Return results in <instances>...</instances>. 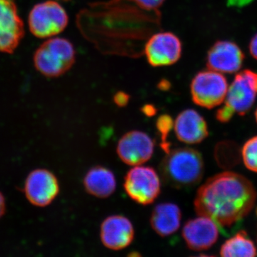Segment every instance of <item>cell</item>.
<instances>
[{
	"instance_id": "obj_4",
	"label": "cell",
	"mask_w": 257,
	"mask_h": 257,
	"mask_svg": "<svg viewBox=\"0 0 257 257\" xmlns=\"http://www.w3.org/2000/svg\"><path fill=\"white\" fill-rule=\"evenodd\" d=\"M68 23L66 10L57 2L52 0L35 5L29 15V28L39 38L59 35L65 30Z\"/></svg>"
},
{
	"instance_id": "obj_24",
	"label": "cell",
	"mask_w": 257,
	"mask_h": 257,
	"mask_svg": "<svg viewBox=\"0 0 257 257\" xmlns=\"http://www.w3.org/2000/svg\"><path fill=\"white\" fill-rule=\"evenodd\" d=\"M249 52L253 58L257 60V34L251 39L249 43Z\"/></svg>"
},
{
	"instance_id": "obj_27",
	"label": "cell",
	"mask_w": 257,
	"mask_h": 257,
	"mask_svg": "<svg viewBox=\"0 0 257 257\" xmlns=\"http://www.w3.org/2000/svg\"><path fill=\"white\" fill-rule=\"evenodd\" d=\"M170 83L168 82L167 80H162L161 81L160 83H159L158 87L160 88L161 90H168L170 88Z\"/></svg>"
},
{
	"instance_id": "obj_13",
	"label": "cell",
	"mask_w": 257,
	"mask_h": 257,
	"mask_svg": "<svg viewBox=\"0 0 257 257\" xmlns=\"http://www.w3.org/2000/svg\"><path fill=\"white\" fill-rule=\"evenodd\" d=\"M244 55L236 43L230 41L215 42L208 51L207 66L220 73L232 74L243 65Z\"/></svg>"
},
{
	"instance_id": "obj_3",
	"label": "cell",
	"mask_w": 257,
	"mask_h": 257,
	"mask_svg": "<svg viewBox=\"0 0 257 257\" xmlns=\"http://www.w3.org/2000/svg\"><path fill=\"white\" fill-rule=\"evenodd\" d=\"M75 58V50L68 40L53 37L37 49L34 56V64L37 70L43 75L58 77L71 69Z\"/></svg>"
},
{
	"instance_id": "obj_23",
	"label": "cell",
	"mask_w": 257,
	"mask_h": 257,
	"mask_svg": "<svg viewBox=\"0 0 257 257\" xmlns=\"http://www.w3.org/2000/svg\"><path fill=\"white\" fill-rule=\"evenodd\" d=\"M130 95L124 92H116L114 96L115 104H116L119 107L126 106L128 104V101H130Z\"/></svg>"
},
{
	"instance_id": "obj_6",
	"label": "cell",
	"mask_w": 257,
	"mask_h": 257,
	"mask_svg": "<svg viewBox=\"0 0 257 257\" xmlns=\"http://www.w3.org/2000/svg\"><path fill=\"white\" fill-rule=\"evenodd\" d=\"M124 188L133 201L141 205H148L160 194V176L152 167L135 166L125 176Z\"/></svg>"
},
{
	"instance_id": "obj_20",
	"label": "cell",
	"mask_w": 257,
	"mask_h": 257,
	"mask_svg": "<svg viewBox=\"0 0 257 257\" xmlns=\"http://www.w3.org/2000/svg\"><path fill=\"white\" fill-rule=\"evenodd\" d=\"M174 123L175 122H174L173 119L169 114L161 115L157 120V131L160 134L161 139H162L161 146L166 154L170 151V144L167 141V138L173 128Z\"/></svg>"
},
{
	"instance_id": "obj_18",
	"label": "cell",
	"mask_w": 257,
	"mask_h": 257,
	"mask_svg": "<svg viewBox=\"0 0 257 257\" xmlns=\"http://www.w3.org/2000/svg\"><path fill=\"white\" fill-rule=\"evenodd\" d=\"M220 255L224 257H253L257 255L254 243L245 231H239L223 243Z\"/></svg>"
},
{
	"instance_id": "obj_11",
	"label": "cell",
	"mask_w": 257,
	"mask_h": 257,
	"mask_svg": "<svg viewBox=\"0 0 257 257\" xmlns=\"http://www.w3.org/2000/svg\"><path fill=\"white\" fill-rule=\"evenodd\" d=\"M155 150L153 140L144 132H128L118 142L116 153L126 165H142L152 158Z\"/></svg>"
},
{
	"instance_id": "obj_9",
	"label": "cell",
	"mask_w": 257,
	"mask_h": 257,
	"mask_svg": "<svg viewBox=\"0 0 257 257\" xmlns=\"http://www.w3.org/2000/svg\"><path fill=\"white\" fill-rule=\"evenodd\" d=\"M25 35L15 0H0V52L13 53Z\"/></svg>"
},
{
	"instance_id": "obj_16",
	"label": "cell",
	"mask_w": 257,
	"mask_h": 257,
	"mask_svg": "<svg viewBox=\"0 0 257 257\" xmlns=\"http://www.w3.org/2000/svg\"><path fill=\"white\" fill-rule=\"evenodd\" d=\"M182 211L174 203H162L154 208L150 217L152 229L159 236H170L180 227Z\"/></svg>"
},
{
	"instance_id": "obj_21",
	"label": "cell",
	"mask_w": 257,
	"mask_h": 257,
	"mask_svg": "<svg viewBox=\"0 0 257 257\" xmlns=\"http://www.w3.org/2000/svg\"><path fill=\"white\" fill-rule=\"evenodd\" d=\"M235 113L229 106L224 105L216 111V117L221 123H226L233 117Z\"/></svg>"
},
{
	"instance_id": "obj_8",
	"label": "cell",
	"mask_w": 257,
	"mask_h": 257,
	"mask_svg": "<svg viewBox=\"0 0 257 257\" xmlns=\"http://www.w3.org/2000/svg\"><path fill=\"white\" fill-rule=\"evenodd\" d=\"M182 42L172 32H160L150 37L145 47L149 63L153 67H165L175 64L181 58Z\"/></svg>"
},
{
	"instance_id": "obj_2",
	"label": "cell",
	"mask_w": 257,
	"mask_h": 257,
	"mask_svg": "<svg viewBox=\"0 0 257 257\" xmlns=\"http://www.w3.org/2000/svg\"><path fill=\"white\" fill-rule=\"evenodd\" d=\"M164 182L177 189L194 187L202 180L204 164L200 152L184 147L170 150L160 164Z\"/></svg>"
},
{
	"instance_id": "obj_29",
	"label": "cell",
	"mask_w": 257,
	"mask_h": 257,
	"mask_svg": "<svg viewBox=\"0 0 257 257\" xmlns=\"http://www.w3.org/2000/svg\"><path fill=\"white\" fill-rule=\"evenodd\" d=\"M256 214H257V209H256Z\"/></svg>"
},
{
	"instance_id": "obj_19",
	"label": "cell",
	"mask_w": 257,
	"mask_h": 257,
	"mask_svg": "<svg viewBox=\"0 0 257 257\" xmlns=\"http://www.w3.org/2000/svg\"><path fill=\"white\" fill-rule=\"evenodd\" d=\"M241 157L246 168L257 173V136L248 140L243 146Z\"/></svg>"
},
{
	"instance_id": "obj_1",
	"label": "cell",
	"mask_w": 257,
	"mask_h": 257,
	"mask_svg": "<svg viewBox=\"0 0 257 257\" xmlns=\"http://www.w3.org/2000/svg\"><path fill=\"white\" fill-rule=\"evenodd\" d=\"M257 193L246 177L225 172L213 176L198 189L194 209L198 216H207L221 227L242 220L256 202Z\"/></svg>"
},
{
	"instance_id": "obj_7",
	"label": "cell",
	"mask_w": 257,
	"mask_h": 257,
	"mask_svg": "<svg viewBox=\"0 0 257 257\" xmlns=\"http://www.w3.org/2000/svg\"><path fill=\"white\" fill-rule=\"evenodd\" d=\"M257 96V73L245 69L236 77L228 88L225 105L241 116L251 109Z\"/></svg>"
},
{
	"instance_id": "obj_30",
	"label": "cell",
	"mask_w": 257,
	"mask_h": 257,
	"mask_svg": "<svg viewBox=\"0 0 257 257\" xmlns=\"http://www.w3.org/2000/svg\"><path fill=\"white\" fill-rule=\"evenodd\" d=\"M64 1H67V0H64Z\"/></svg>"
},
{
	"instance_id": "obj_17",
	"label": "cell",
	"mask_w": 257,
	"mask_h": 257,
	"mask_svg": "<svg viewBox=\"0 0 257 257\" xmlns=\"http://www.w3.org/2000/svg\"><path fill=\"white\" fill-rule=\"evenodd\" d=\"M83 183L87 193L101 199L110 197L116 187L114 173L101 166H96L88 171Z\"/></svg>"
},
{
	"instance_id": "obj_25",
	"label": "cell",
	"mask_w": 257,
	"mask_h": 257,
	"mask_svg": "<svg viewBox=\"0 0 257 257\" xmlns=\"http://www.w3.org/2000/svg\"><path fill=\"white\" fill-rule=\"evenodd\" d=\"M143 112L147 116H152L156 114L157 109L152 104H147L143 108Z\"/></svg>"
},
{
	"instance_id": "obj_5",
	"label": "cell",
	"mask_w": 257,
	"mask_h": 257,
	"mask_svg": "<svg viewBox=\"0 0 257 257\" xmlns=\"http://www.w3.org/2000/svg\"><path fill=\"white\" fill-rule=\"evenodd\" d=\"M193 101L197 105L212 109L226 99L228 84L226 77L216 71H202L196 74L190 86Z\"/></svg>"
},
{
	"instance_id": "obj_10",
	"label": "cell",
	"mask_w": 257,
	"mask_h": 257,
	"mask_svg": "<svg viewBox=\"0 0 257 257\" xmlns=\"http://www.w3.org/2000/svg\"><path fill=\"white\" fill-rule=\"evenodd\" d=\"M60 192L58 179L50 171H32L25 181V193L29 202L37 207H47Z\"/></svg>"
},
{
	"instance_id": "obj_26",
	"label": "cell",
	"mask_w": 257,
	"mask_h": 257,
	"mask_svg": "<svg viewBox=\"0 0 257 257\" xmlns=\"http://www.w3.org/2000/svg\"><path fill=\"white\" fill-rule=\"evenodd\" d=\"M5 208H6V204H5V199L3 194L0 192V218L4 215L5 212Z\"/></svg>"
},
{
	"instance_id": "obj_22",
	"label": "cell",
	"mask_w": 257,
	"mask_h": 257,
	"mask_svg": "<svg viewBox=\"0 0 257 257\" xmlns=\"http://www.w3.org/2000/svg\"><path fill=\"white\" fill-rule=\"evenodd\" d=\"M139 6L148 10H155L160 8L165 0H135Z\"/></svg>"
},
{
	"instance_id": "obj_14",
	"label": "cell",
	"mask_w": 257,
	"mask_h": 257,
	"mask_svg": "<svg viewBox=\"0 0 257 257\" xmlns=\"http://www.w3.org/2000/svg\"><path fill=\"white\" fill-rule=\"evenodd\" d=\"M135 234L133 223L126 216H109L101 224V241L109 249L118 251L127 247L133 243Z\"/></svg>"
},
{
	"instance_id": "obj_15",
	"label": "cell",
	"mask_w": 257,
	"mask_h": 257,
	"mask_svg": "<svg viewBox=\"0 0 257 257\" xmlns=\"http://www.w3.org/2000/svg\"><path fill=\"white\" fill-rule=\"evenodd\" d=\"M174 128L179 141L189 145L202 143L209 136L207 121L202 115L192 109L179 113Z\"/></svg>"
},
{
	"instance_id": "obj_12",
	"label": "cell",
	"mask_w": 257,
	"mask_h": 257,
	"mask_svg": "<svg viewBox=\"0 0 257 257\" xmlns=\"http://www.w3.org/2000/svg\"><path fill=\"white\" fill-rule=\"evenodd\" d=\"M182 236L190 249L203 251L209 249L216 242L219 237V228L210 218L199 216L185 223Z\"/></svg>"
},
{
	"instance_id": "obj_28",
	"label": "cell",
	"mask_w": 257,
	"mask_h": 257,
	"mask_svg": "<svg viewBox=\"0 0 257 257\" xmlns=\"http://www.w3.org/2000/svg\"><path fill=\"white\" fill-rule=\"evenodd\" d=\"M255 117H256V122H257V109L256 111H255Z\"/></svg>"
}]
</instances>
